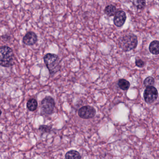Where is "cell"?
<instances>
[{
  "label": "cell",
  "mask_w": 159,
  "mask_h": 159,
  "mask_svg": "<svg viewBox=\"0 0 159 159\" xmlns=\"http://www.w3.org/2000/svg\"><path fill=\"white\" fill-rule=\"evenodd\" d=\"M118 46L124 52H129L135 49L137 46L138 38L133 34H126L118 39Z\"/></svg>",
  "instance_id": "obj_1"
},
{
  "label": "cell",
  "mask_w": 159,
  "mask_h": 159,
  "mask_svg": "<svg viewBox=\"0 0 159 159\" xmlns=\"http://www.w3.org/2000/svg\"><path fill=\"white\" fill-rule=\"evenodd\" d=\"M44 63L51 75H53L60 70V62L58 55L48 53L43 58Z\"/></svg>",
  "instance_id": "obj_2"
},
{
  "label": "cell",
  "mask_w": 159,
  "mask_h": 159,
  "mask_svg": "<svg viewBox=\"0 0 159 159\" xmlns=\"http://www.w3.org/2000/svg\"><path fill=\"white\" fill-rule=\"evenodd\" d=\"M14 64V55L11 49L8 46L0 47V65L9 67Z\"/></svg>",
  "instance_id": "obj_3"
},
{
  "label": "cell",
  "mask_w": 159,
  "mask_h": 159,
  "mask_svg": "<svg viewBox=\"0 0 159 159\" xmlns=\"http://www.w3.org/2000/svg\"><path fill=\"white\" fill-rule=\"evenodd\" d=\"M55 107V103L52 97H45L41 102V113L43 115H49L52 114Z\"/></svg>",
  "instance_id": "obj_4"
},
{
  "label": "cell",
  "mask_w": 159,
  "mask_h": 159,
  "mask_svg": "<svg viewBox=\"0 0 159 159\" xmlns=\"http://www.w3.org/2000/svg\"><path fill=\"white\" fill-rule=\"evenodd\" d=\"M144 92V98L145 102L148 104L153 103L158 97V90L153 85L147 86Z\"/></svg>",
  "instance_id": "obj_5"
},
{
  "label": "cell",
  "mask_w": 159,
  "mask_h": 159,
  "mask_svg": "<svg viewBox=\"0 0 159 159\" xmlns=\"http://www.w3.org/2000/svg\"><path fill=\"white\" fill-rule=\"evenodd\" d=\"M95 109L90 106H85L80 108L78 110V114L79 117L84 119H89L95 116Z\"/></svg>",
  "instance_id": "obj_6"
},
{
  "label": "cell",
  "mask_w": 159,
  "mask_h": 159,
  "mask_svg": "<svg viewBox=\"0 0 159 159\" xmlns=\"http://www.w3.org/2000/svg\"><path fill=\"white\" fill-rule=\"evenodd\" d=\"M126 19L125 12L123 10H119L116 12L113 19V23L116 26L121 27L124 25Z\"/></svg>",
  "instance_id": "obj_7"
},
{
  "label": "cell",
  "mask_w": 159,
  "mask_h": 159,
  "mask_svg": "<svg viewBox=\"0 0 159 159\" xmlns=\"http://www.w3.org/2000/svg\"><path fill=\"white\" fill-rule=\"evenodd\" d=\"M37 41V37L32 31H29L27 32L24 36L23 39V42L24 44L28 46H31L34 45Z\"/></svg>",
  "instance_id": "obj_8"
},
{
  "label": "cell",
  "mask_w": 159,
  "mask_h": 159,
  "mask_svg": "<svg viewBox=\"0 0 159 159\" xmlns=\"http://www.w3.org/2000/svg\"><path fill=\"white\" fill-rule=\"evenodd\" d=\"M149 50L150 53L153 55H158L159 54V42L158 40L152 41L149 44Z\"/></svg>",
  "instance_id": "obj_9"
},
{
  "label": "cell",
  "mask_w": 159,
  "mask_h": 159,
  "mask_svg": "<svg viewBox=\"0 0 159 159\" xmlns=\"http://www.w3.org/2000/svg\"><path fill=\"white\" fill-rule=\"evenodd\" d=\"M118 11V9L114 5L110 4L106 7L104 9V12L108 17H111L114 16L116 12Z\"/></svg>",
  "instance_id": "obj_10"
},
{
  "label": "cell",
  "mask_w": 159,
  "mask_h": 159,
  "mask_svg": "<svg viewBox=\"0 0 159 159\" xmlns=\"http://www.w3.org/2000/svg\"><path fill=\"white\" fill-rule=\"evenodd\" d=\"M118 85L119 88L122 90L126 91L129 88L130 84L127 80L121 78L118 81Z\"/></svg>",
  "instance_id": "obj_11"
},
{
  "label": "cell",
  "mask_w": 159,
  "mask_h": 159,
  "mask_svg": "<svg viewBox=\"0 0 159 159\" xmlns=\"http://www.w3.org/2000/svg\"><path fill=\"white\" fill-rule=\"evenodd\" d=\"M65 158L67 159H81L82 158L79 152L76 150H71L66 154Z\"/></svg>",
  "instance_id": "obj_12"
},
{
  "label": "cell",
  "mask_w": 159,
  "mask_h": 159,
  "mask_svg": "<svg viewBox=\"0 0 159 159\" xmlns=\"http://www.w3.org/2000/svg\"><path fill=\"white\" fill-rule=\"evenodd\" d=\"M37 101L34 99H30L27 102V107L30 111H35L37 107Z\"/></svg>",
  "instance_id": "obj_13"
},
{
  "label": "cell",
  "mask_w": 159,
  "mask_h": 159,
  "mask_svg": "<svg viewBox=\"0 0 159 159\" xmlns=\"http://www.w3.org/2000/svg\"><path fill=\"white\" fill-rule=\"evenodd\" d=\"M133 6L138 9H142L146 7V0H132Z\"/></svg>",
  "instance_id": "obj_14"
},
{
  "label": "cell",
  "mask_w": 159,
  "mask_h": 159,
  "mask_svg": "<svg viewBox=\"0 0 159 159\" xmlns=\"http://www.w3.org/2000/svg\"><path fill=\"white\" fill-rule=\"evenodd\" d=\"M52 127L47 125H41L39 127V131L42 135L45 133H49L51 132Z\"/></svg>",
  "instance_id": "obj_15"
},
{
  "label": "cell",
  "mask_w": 159,
  "mask_h": 159,
  "mask_svg": "<svg viewBox=\"0 0 159 159\" xmlns=\"http://www.w3.org/2000/svg\"><path fill=\"white\" fill-rule=\"evenodd\" d=\"M154 83L155 81L154 78L152 77H148L144 81L143 84L145 87H147L154 85Z\"/></svg>",
  "instance_id": "obj_16"
},
{
  "label": "cell",
  "mask_w": 159,
  "mask_h": 159,
  "mask_svg": "<svg viewBox=\"0 0 159 159\" xmlns=\"http://www.w3.org/2000/svg\"><path fill=\"white\" fill-rule=\"evenodd\" d=\"M135 65L140 68H142L145 65V63L141 59H136Z\"/></svg>",
  "instance_id": "obj_17"
},
{
  "label": "cell",
  "mask_w": 159,
  "mask_h": 159,
  "mask_svg": "<svg viewBox=\"0 0 159 159\" xmlns=\"http://www.w3.org/2000/svg\"><path fill=\"white\" fill-rule=\"evenodd\" d=\"M2 114V111L1 110H0V117H1V115Z\"/></svg>",
  "instance_id": "obj_18"
}]
</instances>
